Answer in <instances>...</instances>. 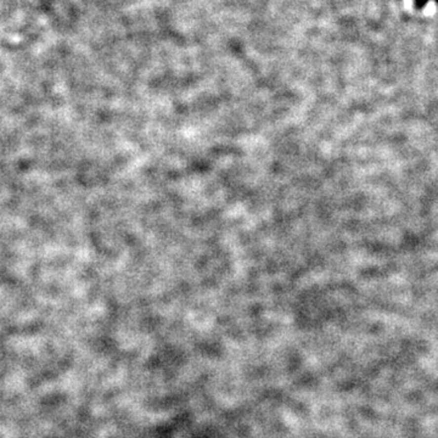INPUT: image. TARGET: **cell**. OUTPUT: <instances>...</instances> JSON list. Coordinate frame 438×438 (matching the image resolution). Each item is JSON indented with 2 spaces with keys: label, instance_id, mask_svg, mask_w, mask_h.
<instances>
[{
  "label": "cell",
  "instance_id": "1",
  "mask_svg": "<svg viewBox=\"0 0 438 438\" xmlns=\"http://www.w3.org/2000/svg\"><path fill=\"white\" fill-rule=\"evenodd\" d=\"M427 1H430V0H416V5H418L419 7H422ZM436 1H438V0H436Z\"/></svg>",
  "mask_w": 438,
  "mask_h": 438
}]
</instances>
